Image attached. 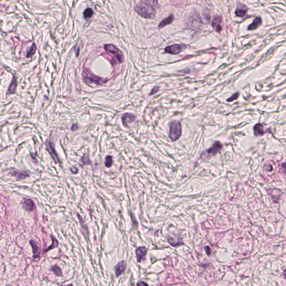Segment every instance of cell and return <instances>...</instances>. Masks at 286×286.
Returning a JSON list of instances; mask_svg holds the SVG:
<instances>
[{
    "label": "cell",
    "instance_id": "1",
    "mask_svg": "<svg viewBox=\"0 0 286 286\" xmlns=\"http://www.w3.org/2000/svg\"><path fill=\"white\" fill-rule=\"evenodd\" d=\"M134 10L139 15L146 19H153L157 13L155 8L149 1H140L135 6Z\"/></svg>",
    "mask_w": 286,
    "mask_h": 286
},
{
    "label": "cell",
    "instance_id": "2",
    "mask_svg": "<svg viewBox=\"0 0 286 286\" xmlns=\"http://www.w3.org/2000/svg\"><path fill=\"white\" fill-rule=\"evenodd\" d=\"M104 49L109 55L111 56L112 64L116 63V61L119 63H121L124 61V55L117 46L113 44H105Z\"/></svg>",
    "mask_w": 286,
    "mask_h": 286
},
{
    "label": "cell",
    "instance_id": "3",
    "mask_svg": "<svg viewBox=\"0 0 286 286\" xmlns=\"http://www.w3.org/2000/svg\"><path fill=\"white\" fill-rule=\"evenodd\" d=\"M182 133V128L181 122L173 120L169 125L168 135L172 142H175L180 139Z\"/></svg>",
    "mask_w": 286,
    "mask_h": 286
},
{
    "label": "cell",
    "instance_id": "4",
    "mask_svg": "<svg viewBox=\"0 0 286 286\" xmlns=\"http://www.w3.org/2000/svg\"><path fill=\"white\" fill-rule=\"evenodd\" d=\"M223 148V145L219 141H216L213 143L211 147L208 149L206 150L205 151L203 152L201 157H202V159L208 160L210 159L211 158L216 155Z\"/></svg>",
    "mask_w": 286,
    "mask_h": 286
},
{
    "label": "cell",
    "instance_id": "5",
    "mask_svg": "<svg viewBox=\"0 0 286 286\" xmlns=\"http://www.w3.org/2000/svg\"><path fill=\"white\" fill-rule=\"evenodd\" d=\"M82 75L85 81H89L91 83L96 84L98 85H101L107 82V79H106L102 78L99 76L94 75V74L89 72V71L87 69H84V73Z\"/></svg>",
    "mask_w": 286,
    "mask_h": 286
},
{
    "label": "cell",
    "instance_id": "6",
    "mask_svg": "<svg viewBox=\"0 0 286 286\" xmlns=\"http://www.w3.org/2000/svg\"><path fill=\"white\" fill-rule=\"evenodd\" d=\"M45 145H46V149L48 152L49 154L51 155V158H53L55 163L58 164L59 163H60V160L59 159L58 156L57 155L56 149H55L53 140L49 138L45 142Z\"/></svg>",
    "mask_w": 286,
    "mask_h": 286
},
{
    "label": "cell",
    "instance_id": "7",
    "mask_svg": "<svg viewBox=\"0 0 286 286\" xmlns=\"http://www.w3.org/2000/svg\"><path fill=\"white\" fill-rule=\"evenodd\" d=\"M186 48V46L184 44H175L172 46H168L165 48V51L167 53L170 54L172 55H177L180 53H181Z\"/></svg>",
    "mask_w": 286,
    "mask_h": 286
},
{
    "label": "cell",
    "instance_id": "8",
    "mask_svg": "<svg viewBox=\"0 0 286 286\" xmlns=\"http://www.w3.org/2000/svg\"><path fill=\"white\" fill-rule=\"evenodd\" d=\"M148 249L145 246H140L135 250V254L138 263H141L146 259Z\"/></svg>",
    "mask_w": 286,
    "mask_h": 286
},
{
    "label": "cell",
    "instance_id": "9",
    "mask_svg": "<svg viewBox=\"0 0 286 286\" xmlns=\"http://www.w3.org/2000/svg\"><path fill=\"white\" fill-rule=\"evenodd\" d=\"M33 250V257L34 259H39L40 257L41 248L40 245L35 240L31 239L29 241Z\"/></svg>",
    "mask_w": 286,
    "mask_h": 286
},
{
    "label": "cell",
    "instance_id": "10",
    "mask_svg": "<svg viewBox=\"0 0 286 286\" xmlns=\"http://www.w3.org/2000/svg\"><path fill=\"white\" fill-rule=\"evenodd\" d=\"M127 268V262L125 261H120L114 267V271L116 278H119L124 272Z\"/></svg>",
    "mask_w": 286,
    "mask_h": 286
},
{
    "label": "cell",
    "instance_id": "11",
    "mask_svg": "<svg viewBox=\"0 0 286 286\" xmlns=\"http://www.w3.org/2000/svg\"><path fill=\"white\" fill-rule=\"evenodd\" d=\"M121 120L123 125L126 127H128L130 124L135 121V116L131 113H125L122 115Z\"/></svg>",
    "mask_w": 286,
    "mask_h": 286
},
{
    "label": "cell",
    "instance_id": "12",
    "mask_svg": "<svg viewBox=\"0 0 286 286\" xmlns=\"http://www.w3.org/2000/svg\"><path fill=\"white\" fill-rule=\"evenodd\" d=\"M223 21V19L220 16L216 15L211 23V25L213 26V29L217 32L220 33L223 30L221 23Z\"/></svg>",
    "mask_w": 286,
    "mask_h": 286
},
{
    "label": "cell",
    "instance_id": "13",
    "mask_svg": "<svg viewBox=\"0 0 286 286\" xmlns=\"http://www.w3.org/2000/svg\"><path fill=\"white\" fill-rule=\"evenodd\" d=\"M23 208L28 212H30L35 208V205L33 200L30 198H25L21 202Z\"/></svg>",
    "mask_w": 286,
    "mask_h": 286
},
{
    "label": "cell",
    "instance_id": "14",
    "mask_svg": "<svg viewBox=\"0 0 286 286\" xmlns=\"http://www.w3.org/2000/svg\"><path fill=\"white\" fill-rule=\"evenodd\" d=\"M247 11H248L247 7L243 4H240L237 6L235 11V13L236 16L240 17V18H243L246 15Z\"/></svg>",
    "mask_w": 286,
    "mask_h": 286
},
{
    "label": "cell",
    "instance_id": "15",
    "mask_svg": "<svg viewBox=\"0 0 286 286\" xmlns=\"http://www.w3.org/2000/svg\"><path fill=\"white\" fill-rule=\"evenodd\" d=\"M262 24V20L261 17H256L254 19L253 21L248 27L249 30H254L259 28Z\"/></svg>",
    "mask_w": 286,
    "mask_h": 286
},
{
    "label": "cell",
    "instance_id": "16",
    "mask_svg": "<svg viewBox=\"0 0 286 286\" xmlns=\"http://www.w3.org/2000/svg\"><path fill=\"white\" fill-rule=\"evenodd\" d=\"M254 134L256 137H262L265 134L263 126L260 123H258L254 127Z\"/></svg>",
    "mask_w": 286,
    "mask_h": 286
},
{
    "label": "cell",
    "instance_id": "17",
    "mask_svg": "<svg viewBox=\"0 0 286 286\" xmlns=\"http://www.w3.org/2000/svg\"><path fill=\"white\" fill-rule=\"evenodd\" d=\"M11 174L13 175L18 180H23L25 179L26 178L29 177V175L28 173L24 171H20V170H13L11 172Z\"/></svg>",
    "mask_w": 286,
    "mask_h": 286
},
{
    "label": "cell",
    "instance_id": "18",
    "mask_svg": "<svg viewBox=\"0 0 286 286\" xmlns=\"http://www.w3.org/2000/svg\"><path fill=\"white\" fill-rule=\"evenodd\" d=\"M167 240L168 243H170V245H171L174 247H177V246H182L183 244V243L181 240V238H180V237L174 238L171 236H168L167 238Z\"/></svg>",
    "mask_w": 286,
    "mask_h": 286
},
{
    "label": "cell",
    "instance_id": "19",
    "mask_svg": "<svg viewBox=\"0 0 286 286\" xmlns=\"http://www.w3.org/2000/svg\"><path fill=\"white\" fill-rule=\"evenodd\" d=\"M173 20H174V15L173 14H171L168 18H165V19L163 20L160 22V23L159 24V25H158V28L159 29H162V28L165 27V26L171 24L173 23Z\"/></svg>",
    "mask_w": 286,
    "mask_h": 286
},
{
    "label": "cell",
    "instance_id": "20",
    "mask_svg": "<svg viewBox=\"0 0 286 286\" xmlns=\"http://www.w3.org/2000/svg\"><path fill=\"white\" fill-rule=\"evenodd\" d=\"M91 161L90 160L89 155L87 153L84 154V155L81 157V159H79V165L82 167L86 165H91Z\"/></svg>",
    "mask_w": 286,
    "mask_h": 286
},
{
    "label": "cell",
    "instance_id": "21",
    "mask_svg": "<svg viewBox=\"0 0 286 286\" xmlns=\"http://www.w3.org/2000/svg\"><path fill=\"white\" fill-rule=\"evenodd\" d=\"M51 240H52V243H51V246H49L48 248H47L46 249H44V251H43V254L46 253L47 252H48L51 250L56 248H57L58 246L59 242L58 240L53 235L51 236Z\"/></svg>",
    "mask_w": 286,
    "mask_h": 286
},
{
    "label": "cell",
    "instance_id": "22",
    "mask_svg": "<svg viewBox=\"0 0 286 286\" xmlns=\"http://www.w3.org/2000/svg\"><path fill=\"white\" fill-rule=\"evenodd\" d=\"M77 215L78 216V218L79 219V223H80V224H81V228L82 229L84 230V231L82 234H84V238H86L87 239V234L89 233V229H88V226L84 224V220L82 218L81 216L79 215L78 213H77Z\"/></svg>",
    "mask_w": 286,
    "mask_h": 286
},
{
    "label": "cell",
    "instance_id": "23",
    "mask_svg": "<svg viewBox=\"0 0 286 286\" xmlns=\"http://www.w3.org/2000/svg\"><path fill=\"white\" fill-rule=\"evenodd\" d=\"M51 271L53 272V273L57 277H63L62 270L58 265L56 264V265L51 266Z\"/></svg>",
    "mask_w": 286,
    "mask_h": 286
},
{
    "label": "cell",
    "instance_id": "24",
    "mask_svg": "<svg viewBox=\"0 0 286 286\" xmlns=\"http://www.w3.org/2000/svg\"><path fill=\"white\" fill-rule=\"evenodd\" d=\"M16 85H17L16 79L15 77H13V81H12V82H11V84L10 86L9 89H8V94H12L15 92V91L16 87Z\"/></svg>",
    "mask_w": 286,
    "mask_h": 286
},
{
    "label": "cell",
    "instance_id": "25",
    "mask_svg": "<svg viewBox=\"0 0 286 286\" xmlns=\"http://www.w3.org/2000/svg\"><path fill=\"white\" fill-rule=\"evenodd\" d=\"M93 15H94V11L91 8H87L84 11V18L86 19H89L92 18Z\"/></svg>",
    "mask_w": 286,
    "mask_h": 286
},
{
    "label": "cell",
    "instance_id": "26",
    "mask_svg": "<svg viewBox=\"0 0 286 286\" xmlns=\"http://www.w3.org/2000/svg\"><path fill=\"white\" fill-rule=\"evenodd\" d=\"M112 165V157L111 155H107L105 159V165L106 168L111 167Z\"/></svg>",
    "mask_w": 286,
    "mask_h": 286
},
{
    "label": "cell",
    "instance_id": "27",
    "mask_svg": "<svg viewBox=\"0 0 286 286\" xmlns=\"http://www.w3.org/2000/svg\"><path fill=\"white\" fill-rule=\"evenodd\" d=\"M36 49V48L35 45V44H33V46H31L30 48H29V49L28 50L26 57L28 58H29V57H30L33 56V54L35 53Z\"/></svg>",
    "mask_w": 286,
    "mask_h": 286
},
{
    "label": "cell",
    "instance_id": "28",
    "mask_svg": "<svg viewBox=\"0 0 286 286\" xmlns=\"http://www.w3.org/2000/svg\"><path fill=\"white\" fill-rule=\"evenodd\" d=\"M240 96V94L239 92H236L235 94H234L233 95H232L230 97H229V99L227 100V101L229 102H231L233 101L234 100H235L236 99H238V97Z\"/></svg>",
    "mask_w": 286,
    "mask_h": 286
},
{
    "label": "cell",
    "instance_id": "29",
    "mask_svg": "<svg viewBox=\"0 0 286 286\" xmlns=\"http://www.w3.org/2000/svg\"><path fill=\"white\" fill-rule=\"evenodd\" d=\"M137 286H149V284L147 282L143 281H139L137 283Z\"/></svg>",
    "mask_w": 286,
    "mask_h": 286
},
{
    "label": "cell",
    "instance_id": "30",
    "mask_svg": "<svg viewBox=\"0 0 286 286\" xmlns=\"http://www.w3.org/2000/svg\"><path fill=\"white\" fill-rule=\"evenodd\" d=\"M159 87H155L153 89H152V91L150 93L149 95H152V94H153L157 93V92L159 91Z\"/></svg>",
    "mask_w": 286,
    "mask_h": 286
},
{
    "label": "cell",
    "instance_id": "31",
    "mask_svg": "<svg viewBox=\"0 0 286 286\" xmlns=\"http://www.w3.org/2000/svg\"><path fill=\"white\" fill-rule=\"evenodd\" d=\"M204 249L205 250L206 253L207 254V255L208 256H210V255L211 254V249L210 247L208 246H206L204 248Z\"/></svg>",
    "mask_w": 286,
    "mask_h": 286
},
{
    "label": "cell",
    "instance_id": "32",
    "mask_svg": "<svg viewBox=\"0 0 286 286\" xmlns=\"http://www.w3.org/2000/svg\"><path fill=\"white\" fill-rule=\"evenodd\" d=\"M79 127L78 125L77 124H74L72 125V126L71 127V131L72 132H75L78 129Z\"/></svg>",
    "mask_w": 286,
    "mask_h": 286
},
{
    "label": "cell",
    "instance_id": "33",
    "mask_svg": "<svg viewBox=\"0 0 286 286\" xmlns=\"http://www.w3.org/2000/svg\"><path fill=\"white\" fill-rule=\"evenodd\" d=\"M70 170L72 174H77L78 171V170L76 167L71 168Z\"/></svg>",
    "mask_w": 286,
    "mask_h": 286
},
{
    "label": "cell",
    "instance_id": "34",
    "mask_svg": "<svg viewBox=\"0 0 286 286\" xmlns=\"http://www.w3.org/2000/svg\"><path fill=\"white\" fill-rule=\"evenodd\" d=\"M73 286V284H72L71 283V284H67V285H60V286Z\"/></svg>",
    "mask_w": 286,
    "mask_h": 286
}]
</instances>
